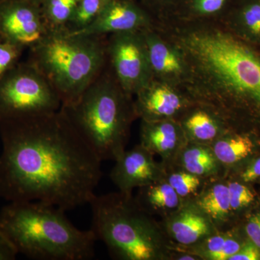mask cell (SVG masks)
Here are the masks:
<instances>
[{"label": "cell", "mask_w": 260, "mask_h": 260, "mask_svg": "<svg viewBox=\"0 0 260 260\" xmlns=\"http://www.w3.org/2000/svg\"><path fill=\"white\" fill-rule=\"evenodd\" d=\"M0 198L60 209L90 203L102 160L64 112L0 121Z\"/></svg>", "instance_id": "cell-1"}, {"label": "cell", "mask_w": 260, "mask_h": 260, "mask_svg": "<svg viewBox=\"0 0 260 260\" xmlns=\"http://www.w3.org/2000/svg\"><path fill=\"white\" fill-rule=\"evenodd\" d=\"M155 23L186 59L182 88L188 95L218 114L229 129L260 140V49L218 21L169 17Z\"/></svg>", "instance_id": "cell-2"}, {"label": "cell", "mask_w": 260, "mask_h": 260, "mask_svg": "<svg viewBox=\"0 0 260 260\" xmlns=\"http://www.w3.org/2000/svg\"><path fill=\"white\" fill-rule=\"evenodd\" d=\"M64 212L42 202H10L0 211V229L30 259H92L96 238L90 229L75 227Z\"/></svg>", "instance_id": "cell-3"}, {"label": "cell", "mask_w": 260, "mask_h": 260, "mask_svg": "<svg viewBox=\"0 0 260 260\" xmlns=\"http://www.w3.org/2000/svg\"><path fill=\"white\" fill-rule=\"evenodd\" d=\"M61 109L102 161H115L125 151L138 119L134 99L121 88L108 61L79 99Z\"/></svg>", "instance_id": "cell-4"}, {"label": "cell", "mask_w": 260, "mask_h": 260, "mask_svg": "<svg viewBox=\"0 0 260 260\" xmlns=\"http://www.w3.org/2000/svg\"><path fill=\"white\" fill-rule=\"evenodd\" d=\"M92 225L114 259L171 260L174 244L155 217L143 210L133 194L120 191L90 200Z\"/></svg>", "instance_id": "cell-5"}, {"label": "cell", "mask_w": 260, "mask_h": 260, "mask_svg": "<svg viewBox=\"0 0 260 260\" xmlns=\"http://www.w3.org/2000/svg\"><path fill=\"white\" fill-rule=\"evenodd\" d=\"M28 61L60 97L61 106L76 102L107 63L105 37L50 32L30 50Z\"/></svg>", "instance_id": "cell-6"}, {"label": "cell", "mask_w": 260, "mask_h": 260, "mask_svg": "<svg viewBox=\"0 0 260 260\" xmlns=\"http://www.w3.org/2000/svg\"><path fill=\"white\" fill-rule=\"evenodd\" d=\"M59 94L30 61H20L0 80V121L57 112Z\"/></svg>", "instance_id": "cell-7"}, {"label": "cell", "mask_w": 260, "mask_h": 260, "mask_svg": "<svg viewBox=\"0 0 260 260\" xmlns=\"http://www.w3.org/2000/svg\"><path fill=\"white\" fill-rule=\"evenodd\" d=\"M107 54L114 76L130 96L153 79L143 30L109 35Z\"/></svg>", "instance_id": "cell-8"}, {"label": "cell", "mask_w": 260, "mask_h": 260, "mask_svg": "<svg viewBox=\"0 0 260 260\" xmlns=\"http://www.w3.org/2000/svg\"><path fill=\"white\" fill-rule=\"evenodd\" d=\"M39 5L28 0H0V39L31 50L49 35Z\"/></svg>", "instance_id": "cell-9"}, {"label": "cell", "mask_w": 260, "mask_h": 260, "mask_svg": "<svg viewBox=\"0 0 260 260\" xmlns=\"http://www.w3.org/2000/svg\"><path fill=\"white\" fill-rule=\"evenodd\" d=\"M133 99L137 117L144 121L177 120L194 103L181 87L154 78Z\"/></svg>", "instance_id": "cell-10"}, {"label": "cell", "mask_w": 260, "mask_h": 260, "mask_svg": "<svg viewBox=\"0 0 260 260\" xmlns=\"http://www.w3.org/2000/svg\"><path fill=\"white\" fill-rule=\"evenodd\" d=\"M155 23L153 15L138 0H109L93 23L70 34L105 37L118 32L142 31Z\"/></svg>", "instance_id": "cell-11"}, {"label": "cell", "mask_w": 260, "mask_h": 260, "mask_svg": "<svg viewBox=\"0 0 260 260\" xmlns=\"http://www.w3.org/2000/svg\"><path fill=\"white\" fill-rule=\"evenodd\" d=\"M118 191L133 194L139 189L165 178V168L155 155L138 144L125 150L115 160L109 174Z\"/></svg>", "instance_id": "cell-12"}, {"label": "cell", "mask_w": 260, "mask_h": 260, "mask_svg": "<svg viewBox=\"0 0 260 260\" xmlns=\"http://www.w3.org/2000/svg\"><path fill=\"white\" fill-rule=\"evenodd\" d=\"M143 32L153 78L183 88L188 69L179 48L162 35L155 25Z\"/></svg>", "instance_id": "cell-13"}, {"label": "cell", "mask_w": 260, "mask_h": 260, "mask_svg": "<svg viewBox=\"0 0 260 260\" xmlns=\"http://www.w3.org/2000/svg\"><path fill=\"white\" fill-rule=\"evenodd\" d=\"M160 223L168 238L181 246L194 245L219 231L191 200H184L180 208Z\"/></svg>", "instance_id": "cell-14"}, {"label": "cell", "mask_w": 260, "mask_h": 260, "mask_svg": "<svg viewBox=\"0 0 260 260\" xmlns=\"http://www.w3.org/2000/svg\"><path fill=\"white\" fill-rule=\"evenodd\" d=\"M184 131L175 119L141 120L140 144L160 157L164 167H170L187 143Z\"/></svg>", "instance_id": "cell-15"}, {"label": "cell", "mask_w": 260, "mask_h": 260, "mask_svg": "<svg viewBox=\"0 0 260 260\" xmlns=\"http://www.w3.org/2000/svg\"><path fill=\"white\" fill-rule=\"evenodd\" d=\"M188 143L210 145L229 130L223 119L209 107L194 102L177 119Z\"/></svg>", "instance_id": "cell-16"}, {"label": "cell", "mask_w": 260, "mask_h": 260, "mask_svg": "<svg viewBox=\"0 0 260 260\" xmlns=\"http://www.w3.org/2000/svg\"><path fill=\"white\" fill-rule=\"evenodd\" d=\"M190 200L218 230H227L236 225L231 210L226 177L205 179L198 194Z\"/></svg>", "instance_id": "cell-17"}, {"label": "cell", "mask_w": 260, "mask_h": 260, "mask_svg": "<svg viewBox=\"0 0 260 260\" xmlns=\"http://www.w3.org/2000/svg\"><path fill=\"white\" fill-rule=\"evenodd\" d=\"M210 146L225 169L226 176L237 172L260 153L259 138L249 133L234 130H229Z\"/></svg>", "instance_id": "cell-18"}, {"label": "cell", "mask_w": 260, "mask_h": 260, "mask_svg": "<svg viewBox=\"0 0 260 260\" xmlns=\"http://www.w3.org/2000/svg\"><path fill=\"white\" fill-rule=\"evenodd\" d=\"M239 223L227 230L218 231L190 246L174 245V250L184 251L200 260H229L246 242Z\"/></svg>", "instance_id": "cell-19"}, {"label": "cell", "mask_w": 260, "mask_h": 260, "mask_svg": "<svg viewBox=\"0 0 260 260\" xmlns=\"http://www.w3.org/2000/svg\"><path fill=\"white\" fill-rule=\"evenodd\" d=\"M220 23L239 39L260 49V0H237Z\"/></svg>", "instance_id": "cell-20"}, {"label": "cell", "mask_w": 260, "mask_h": 260, "mask_svg": "<svg viewBox=\"0 0 260 260\" xmlns=\"http://www.w3.org/2000/svg\"><path fill=\"white\" fill-rule=\"evenodd\" d=\"M174 164L203 179L226 176L210 145L186 143Z\"/></svg>", "instance_id": "cell-21"}, {"label": "cell", "mask_w": 260, "mask_h": 260, "mask_svg": "<svg viewBox=\"0 0 260 260\" xmlns=\"http://www.w3.org/2000/svg\"><path fill=\"white\" fill-rule=\"evenodd\" d=\"M135 198L147 213L161 219L174 213L184 203L165 178L139 188Z\"/></svg>", "instance_id": "cell-22"}, {"label": "cell", "mask_w": 260, "mask_h": 260, "mask_svg": "<svg viewBox=\"0 0 260 260\" xmlns=\"http://www.w3.org/2000/svg\"><path fill=\"white\" fill-rule=\"evenodd\" d=\"M236 2L237 0H181L175 13L170 17L183 21L220 22Z\"/></svg>", "instance_id": "cell-23"}, {"label": "cell", "mask_w": 260, "mask_h": 260, "mask_svg": "<svg viewBox=\"0 0 260 260\" xmlns=\"http://www.w3.org/2000/svg\"><path fill=\"white\" fill-rule=\"evenodd\" d=\"M230 196L231 210L236 225L254 210L257 203V194L251 184H246L236 178L225 177Z\"/></svg>", "instance_id": "cell-24"}, {"label": "cell", "mask_w": 260, "mask_h": 260, "mask_svg": "<svg viewBox=\"0 0 260 260\" xmlns=\"http://www.w3.org/2000/svg\"><path fill=\"white\" fill-rule=\"evenodd\" d=\"M79 0H42L43 18L50 32H66Z\"/></svg>", "instance_id": "cell-25"}, {"label": "cell", "mask_w": 260, "mask_h": 260, "mask_svg": "<svg viewBox=\"0 0 260 260\" xmlns=\"http://www.w3.org/2000/svg\"><path fill=\"white\" fill-rule=\"evenodd\" d=\"M165 168V179L183 200L198 194L205 179L193 175L176 164Z\"/></svg>", "instance_id": "cell-26"}, {"label": "cell", "mask_w": 260, "mask_h": 260, "mask_svg": "<svg viewBox=\"0 0 260 260\" xmlns=\"http://www.w3.org/2000/svg\"><path fill=\"white\" fill-rule=\"evenodd\" d=\"M109 0H79L66 32H79L93 23L100 15Z\"/></svg>", "instance_id": "cell-27"}, {"label": "cell", "mask_w": 260, "mask_h": 260, "mask_svg": "<svg viewBox=\"0 0 260 260\" xmlns=\"http://www.w3.org/2000/svg\"><path fill=\"white\" fill-rule=\"evenodd\" d=\"M23 51L15 44L0 40V80L20 62Z\"/></svg>", "instance_id": "cell-28"}, {"label": "cell", "mask_w": 260, "mask_h": 260, "mask_svg": "<svg viewBox=\"0 0 260 260\" xmlns=\"http://www.w3.org/2000/svg\"><path fill=\"white\" fill-rule=\"evenodd\" d=\"M140 2L155 20H160L174 15L181 0H140Z\"/></svg>", "instance_id": "cell-29"}, {"label": "cell", "mask_w": 260, "mask_h": 260, "mask_svg": "<svg viewBox=\"0 0 260 260\" xmlns=\"http://www.w3.org/2000/svg\"><path fill=\"white\" fill-rule=\"evenodd\" d=\"M229 176L249 184L260 181V153L246 162L237 172L229 174L226 177Z\"/></svg>", "instance_id": "cell-30"}, {"label": "cell", "mask_w": 260, "mask_h": 260, "mask_svg": "<svg viewBox=\"0 0 260 260\" xmlns=\"http://www.w3.org/2000/svg\"><path fill=\"white\" fill-rule=\"evenodd\" d=\"M239 225L246 239L260 249V209L248 214Z\"/></svg>", "instance_id": "cell-31"}, {"label": "cell", "mask_w": 260, "mask_h": 260, "mask_svg": "<svg viewBox=\"0 0 260 260\" xmlns=\"http://www.w3.org/2000/svg\"><path fill=\"white\" fill-rule=\"evenodd\" d=\"M229 260H260V249L246 239L242 248Z\"/></svg>", "instance_id": "cell-32"}, {"label": "cell", "mask_w": 260, "mask_h": 260, "mask_svg": "<svg viewBox=\"0 0 260 260\" xmlns=\"http://www.w3.org/2000/svg\"><path fill=\"white\" fill-rule=\"evenodd\" d=\"M18 254L9 238L0 229V260H14Z\"/></svg>", "instance_id": "cell-33"}, {"label": "cell", "mask_w": 260, "mask_h": 260, "mask_svg": "<svg viewBox=\"0 0 260 260\" xmlns=\"http://www.w3.org/2000/svg\"><path fill=\"white\" fill-rule=\"evenodd\" d=\"M28 1L32 2V3H36V4L39 5L42 0H28Z\"/></svg>", "instance_id": "cell-34"}, {"label": "cell", "mask_w": 260, "mask_h": 260, "mask_svg": "<svg viewBox=\"0 0 260 260\" xmlns=\"http://www.w3.org/2000/svg\"><path fill=\"white\" fill-rule=\"evenodd\" d=\"M0 40H1V39H0Z\"/></svg>", "instance_id": "cell-35"}]
</instances>
